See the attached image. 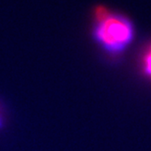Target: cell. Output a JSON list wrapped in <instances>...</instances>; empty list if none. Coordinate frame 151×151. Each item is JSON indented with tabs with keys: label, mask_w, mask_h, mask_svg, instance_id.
Listing matches in <instances>:
<instances>
[{
	"label": "cell",
	"mask_w": 151,
	"mask_h": 151,
	"mask_svg": "<svg viewBox=\"0 0 151 151\" xmlns=\"http://www.w3.org/2000/svg\"><path fill=\"white\" fill-rule=\"evenodd\" d=\"M96 36L101 43L111 51H118L129 43L132 37L130 25L123 18L109 17L100 23Z\"/></svg>",
	"instance_id": "6da1fadb"
},
{
	"label": "cell",
	"mask_w": 151,
	"mask_h": 151,
	"mask_svg": "<svg viewBox=\"0 0 151 151\" xmlns=\"http://www.w3.org/2000/svg\"><path fill=\"white\" fill-rule=\"evenodd\" d=\"M109 17H111V15H109V12L107 10L106 7H101V6L96 7V9H95V18L99 23L103 22Z\"/></svg>",
	"instance_id": "3957f363"
},
{
	"label": "cell",
	"mask_w": 151,
	"mask_h": 151,
	"mask_svg": "<svg viewBox=\"0 0 151 151\" xmlns=\"http://www.w3.org/2000/svg\"><path fill=\"white\" fill-rule=\"evenodd\" d=\"M143 69L145 74L151 78V46L147 49L143 58Z\"/></svg>",
	"instance_id": "7a4b0ae2"
}]
</instances>
